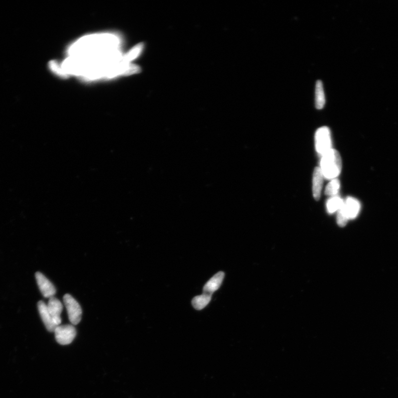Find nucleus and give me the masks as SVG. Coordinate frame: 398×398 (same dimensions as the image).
I'll list each match as a JSON object with an SVG mask.
<instances>
[{
    "label": "nucleus",
    "instance_id": "f03ea898",
    "mask_svg": "<svg viewBox=\"0 0 398 398\" xmlns=\"http://www.w3.org/2000/svg\"><path fill=\"white\" fill-rule=\"evenodd\" d=\"M360 208L359 201L352 197L344 200L342 206L338 213V224L341 227L346 226L348 221L356 218L358 216Z\"/></svg>",
    "mask_w": 398,
    "mask_h": 398
},
{
    "label": "nucleus",
    "instance_id": "4468645a",
    "mask_svg": "<svg viewBox=\"0 0 398 398\" xmlns=\"http://www.w3.org/2000/svg\"><path fill=\"white\" fill-rule=\"evenodd\" d=\"M143 48H144L143 43L138 44L122 57L123 60L127 63H130L131 61L137 58L141 55Z\"/></svg>",
    "mask_w": 398,
    "mask_h": 398
},
{
    "label": "nucleus",
    "instance_id": "dca6fc26",
    "mask_svg": "<svg viewBox=\"0 0 398 398\" xmlns=\"http://www.w3.org/2000/svg\"><path fill=\"white\" fill-rule=\"evenodd\" d=\"M49 67L52 72L61 77L68 78L69 76L67 74L65 73L61 66H59L58 62L55 60L51 61L49 63Z\"/></svg>",
    "mask_w": 398,
    "mask_h": 398
},
{
    "label": "nucleus",
    "instance_id": "f257e3e1",
    "mask_svg": "<svg viewBox=\"0 0 398 398\" xmlns=\"http://www.w3.org/2000/svg\"><path fill=\"white\" fill-rule=\"evenodd\" d=\"M321 166L324 178L334 179L338 177L342 170V160L338 151L332 149L323 154Z\"/></svg>",
    "mask_w": 398,
    "mask_h": 398
},
{
    "label": "nucleus",
    "instance_id": "20e7f679",
    "mask_svg": "<svg viewBox=\"0 0 398 398\" xmlns=\"http://www.w3.org/2000/svg\"><path fill=\"white\" fill-rule=\"evenodd\" d=\"M64 303L66 307L70 322L73 325H76L81 320L82 310L79 303L72 295L65 294L63 297Z\"/></svg>",
    "mask_w": 398,
    "mask_h": 398
},
{
    "label": "nucleus",
    "instance_id": "f8f14e48",
    "mask_svg": "<svg viewBox=\"0 0 398 398\" xmlns=\"http://www.w3.org/2000/svg\"><path fill=\"white\" fill-rule=\"evenodd\" d=\"M211 295L203 293L192 299V305L196 310H202L206 307L211 300Z\"/></svg>",
    "mask_w": 398,
    "mask_h": 398
},
{
    "label": "nucleus",
    "instance_id": "ddd939ff",
    "mask_svg": "<svg viewBox=\"0 0 398 398\" xmlns=\"http://www.w3.org/2000/svg\"><path fill=\"white\" fill-rule=\"evenodd\" d=\"M344 200L340 198L339 196L335 195L327 201V210L330 214H333L336 211H338L341 208Z\"/></svg>",
    "mask_w": 398,
    "mask_h": 398
},
{
    "label": "nucleus",
    "instance_id": "423d86ee",
    "mask_svg": "<svg viewBox=\"0 0 398 398\" xmlns=\"http://www.w3.org/2000/svg\"><path fill=\"white\" fill-rule=\"evenodd\" d=\"M35 276L40 292L43 297L46 298L54 297L56 293V289L51 281L40 272H37Z\"/></svg>",
    "mask_w": 398,
    "mask_h": 398
},
{
    "label": "nucleus",
    "instance_id": "1a4fd4ad",
    "mask_svg": "<svg viewBox=\"0 0 398 398\" xmlns=\"http://www.w3.org/2000/svg\"><path fill=\"white\" fill-rule=\"evenodd\" d=\"M225 273L219 272L213 276L204 286V293L211 295L220 288L224 280Z\"/></svg>",
    "mask_w": 398,
    "mask_h": 398
},
{
    "label": "nucleus",
    "instance_id": "39448f33",
    "mask_svg": "<svg viewBox=\"0 0 398 398\" xmlns=\"http://www.w3.org/2000/svg\"><path fill=\"white\" fill-rule=\"evenodd\" d=\"M54 332L57 342L61 345L71 344L76 335V328L73 325H60Z\"/></svg>",
    "mask_w": 398,
    "mask_h": 398
},
{
    "label": "nucleus",
    "instance_id": "9d476101",
    "mask_svg": "<svg viewBox=\"0 0 398 398\" xmlns=\"http://www.w3.org/2000/svg\"><path fill=\"white\" fill-rule=\"evenodd\" d=\"M324 176L321 168H315L313 174V192L316 200L321 199Z\"/></svg>",
    "mask_w": 398,
    "mask_h": 398
},
{
    "label": "nucleus",
    "instance_id": "2eb2a0df",
    "mask_svg": "<svg viewBox=\"0 0 398 398\" xmlns=\"http://www.w3.org/2000/svg\"><path fill=\"white\" fill-rule=\"evenodd\" d=\"M340 189V183L339 180L336 178L332 179L326 188L325 194L332 196L337 195Z\"/></svg>",
    "mask_w": 398,
    "mask_h": 398
},
{
    "label": "nucleus",
    "instance_id": "0eeeda50",
    "mask_svg": "<svg viewBox=\"0 0 398 398\" xmlns=\"http://www.w3.org/2000/svg\"><path fill=\"white\" fill-rule=\"evenodd\" d=\"M47 307L53 322L57 326H58L61 322L60 315L63 311L62 303L58 299L53 297L49 298Z\"/></svg>",
    "mask_w": 398,
    "mask_h": 398
},
{
    "label": "nucleus",
    "instance_id": "9b49d317",
    "mask_svg": "<svg viewBox=\"0 0 398 398\" xmlns=\"http://www.w3.org/2000/svg\"><path fill=\"white\" fill-rule=\"evenodd\" d=\"M315 107L318 110H322L325 105L326 100L324 93L322 82L318 80L315 88Z\"/></svg>",
    "mask_w": 398,
    "mask_h": 398
},
{
    "label": "nucleus",
    "instance_id": "7ed1b4c3",
    "mask_svg": "<svg viewBox=\"0 0 398 398\" xmlns=\"http://www.w3.org/2000/svg\"><path fill=\"white\" fill-rule=\"evenodd\" d=\"M331 145L330 129L325 126L319 128L315 133V147L318 153L322 157L332 149Z\"/></svg>",
    "mask_w": 398,
    "mask_h": 398
},
{
    "label": "nucleus",
    "instance_id": "6e6552de",
    "mask_svg": "<svg viewBox=\"0 0 398 398\" xmlns=\"http://www.w3.org/2000/svg\"><path fill=\"white\" fill-rule=\"evenodd\" d=\"M38 309L40 317L47 330L54 332L57 326L53 321L46 303L43 301H39L38 303Z\"/></svg>",
    "mask_w": 398,
    "mask_h": 398
}]
</instances>
